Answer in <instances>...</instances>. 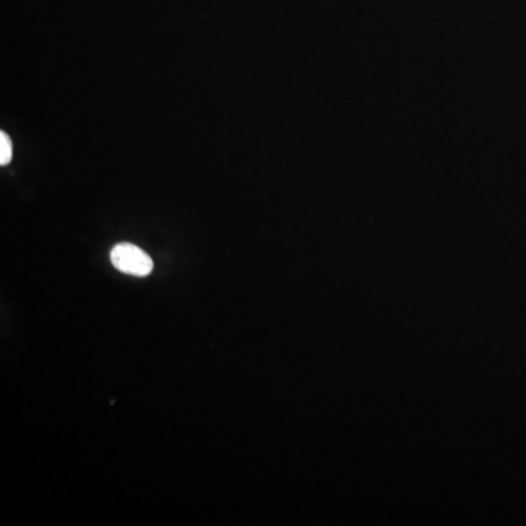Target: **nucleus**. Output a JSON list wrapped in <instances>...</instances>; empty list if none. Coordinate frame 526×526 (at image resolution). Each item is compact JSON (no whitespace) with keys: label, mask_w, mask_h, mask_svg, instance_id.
<instances>
[{"label":"nucleus","mask_w":526,"mask_h":526,"mask_svg":"<svg viewBox=\"0 0 526 526\" xmlns=\"http://www.w3.org/2000/svg\"><path fill=\"white\" fill-rule=\"evenodd\" d=\"M12 160V141L5 132H0V166H6Z\"/></svg>","instance_id":"2"},{"label":"nucleus","mask_w":526,"mask_h":526,"mask_svg":"<svg viewBox=\"0 0 526 526\" xmlns=\"http://www.w3.org/2000/svg\"><path fill=\"white\" fill-rule=\"evenodd\" d=\"M110 259H112L114 268L125 274L135 275V277H147L154 269V262L150 255L131 243H120L114 246L110 252Z\"/></svg>","instance_id":"1"}]
</instances>
